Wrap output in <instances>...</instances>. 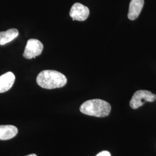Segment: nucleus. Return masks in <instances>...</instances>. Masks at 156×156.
<instances>
[{"label": "nucleus", "mask_w": 156, "mask_h": 156, "mask_svg": "<svg viewBox=\"0 0 156 156\" xmlns=\"http://www.w3.org/2000/svg\"><path fill=\"white\" fill-rule=\"evenodd\" d=\"M156 100V95L150 91L140 90L134 93L129 102V105L133 109H136L144 105L146 102H152Z\"/></svg>", "instance_id": "obj_3"}, {"label": "nucleus", "mask_w": 156, "mask_h": 156, "mask_svg": "<svg viewBox=\"0 0 156 156\" xmlns=\"http://www.w3.org/2000/svg\"><path fill=\"white\" fill-rule=\"evenodd\" d=\"M144 5V0H131L129 5L128 19L134 20L140 16Z\"/></svg>", "instance_id": "obj_6"}, {"label": "nucleus", "mask_w": 156, "mask_h": 156, "mask_svg": "<svg viewBox=\"0 0 156 156\" xmlns=\"http://www.w3.org/2000/svg\"><path fill=\"white\" fill-rule=\"evenodd\" d=\"M19 35V31L16 28H11L6 31L0 32V45H5L15 39Z\"/></svg>", "instance_id": "obj_9"}, {"label": "nucleus", "mask_w": 156, "mask_h": 156, "mask_svg": "<svg viewBox=\"0 0 156 156\" xmlns=\"http://www.w3.org/2000/svg\"><path fill=\"white\" fill-rule=\"evenodd\" d=\"M89 15V8L78 2L73 5L69 12V15L73 18V20H78L80 22L86 20Z\"/></svg>", "instance_id": "obj_5"}, {"label": "nucleus", "mask_w": 156, "mask_h": 156, "mask_svg": "<svg viewBox=\"0 0 156 156\" xmlns=\"http://www.w3.org/2000/svg\"><path fill=\"white\" fill-rule=\"evenodd\" d=\"M37 156L36 154H30V155H28V156Z\"/></svg>", "instance_id": "obj_11"}, {"label": "nucleus", "mask_w": 156, "mask_h": 156, "mask_svg": "<svg viewBox=\"0 0 156 156\" xmlns=\"http://www.w3.org/2000/svg\"><path fill=\"white\" fill-rule=\"evenodd\" d=\"M111 111V106L105 101L94 99L86 101L80 107V111L86 115L97 117L108 116Z\"/></svg>", "instance_id": "obj_2"}, {"label": "nucleus", "mask_w": 156, "mask_h": 156, "mask_svg": "<svg viewBox=\"0 0 156 156\" xmlns=\"http://www.w3.org/2000/svg\"><path fill=\"white\" fill-rule=\"evenodd\" d=\"M96 156H111V154L108 151H101L98 154H97Z\"/></svg>", "instance_id": "obj_10"}, {"label": "nucleus", "mask_w": 156, "mask_h": 156, "mask_svg": "<svg viewBox=\"0 0 156 156\" xmlns=\"http://www.w3.org/2000/svg\"><path fill=\"white\" fill-rule=\"evenodd\" d=\"M67 82V78L64 75L54 70L42 71L37 78V84L42 88L46 89L62 87Z\"/></svg>", "instance_id": "obj_1"}, {"label": "nucleus", "mask_w": 156, "mask_h": 156, "mask_svg": "<svg viewBox=\"0 0 156 156\" xmlns=\"http://www.w3.org/2000/svg\"><path fill=\"white\" fill-rule=\"evenodd\" d=\"M15 80V76L12 72H8L0 76V93L11 89Z\"/></svg>", "instance_id": "obj_7"}, {"label": "nucleus", "mask_w": 156, "mask_h": 156, "mask_svg": "<svg viewBox=\"0 0 156 156\" xmlns=\"http://www.w3.org/2000/svg\"><path fill=\"white\" fill-rule=\"evenodd\" d=\"M18 133V129L12 125L0 126V140H6L14 138Z\"/></svg>", "instance_id": "obj_8"}, {"label": "nucleus", "mask_w": 156, "mask_h": 156, "mask_svg": "<svg viewBox=\"0 0 156 156\" xmlns=\"http://www.w3.org/2000/svg\"><path fill=\"white\" fill-rule=\"evenodd\" d=\"M44 49V46L41 41L36 39L28 40L23 53V56L27 59H31L39 56Z\"/></svg>", "instance_id": "obj_4"}]
</instances>
